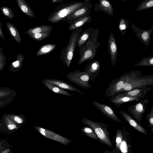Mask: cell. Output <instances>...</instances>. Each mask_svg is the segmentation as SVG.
Returning <instances> with one entry per match:
<instances>
[{
    "label": "cell",
    "instance_id": "cell-1",
    "mask_svg": "<svg viewBox=\"0 0 153 153\" xmlns=\"http://www.w3.org/2000/svg\"><path fill=\"white\" fill-rule=\"evenodd\" d=\"M99 30L93 28L89 38L85 43L79 47L80 57L78 62L79 65L88 60H91L95 56L97 49L101 45L98 41Z\"/></svg>",
    "mask_w": 153,
    "mask_h": 153
},
{
    "label": "cell",
    "instance_id": "cell-2",
    "mask_svg": "<svg viewBox=\"0 0 153 153\" xmlns=\"http://www.w3.org/2000/svg\"><path fill=\"white\" fill-rule=\"evenodd\" d=\"M127 79L120 93L153 85L152 75L143 76L141 71L139 70L131 71L127 73Z\"/></svg>",
    "mask_w": 153,
    "mask_h": 153
},
{
    "label": "cell",
    "instance_id": "cell-3",
    "mask_svg": "<svg viewBox=\"0 0 153 153\" xmlns=\"http://www.w3.org/2000/svg\"><path fill=\"white\" fill-rule=\"evenodd\" d=\"M84 3L83 1L75 2L56 7L48 16L47 20L52 24L57 23L81 7Z\"/></svg>",
    "mask_w": 153,
    "mask_h": 153
},
{
    "label": "cell",
    "instance_id": "cell-4",
    "mask_svg": "<svg viewBox=\"0 0 153 153\" xmlns=\"http://www.w3.org/2000/svg\"><path fill=\"white\" fill-rule=\"evenodd\" d=\"M82 30V26L77 28L71 33L68 43L60 51V59L68 68L70 66L73 57L76 43Z\"/></svg>",
    "mask_w": 153,
    "mask_h": 153
},
{
    "label": "cell",
    "instance_id": "cell-5",
    "mask_svg": "<svg viewBox=\"0 0 153 153\" xmlns=\"http://www.w3.org/2000/svg\"><path fill=\"white\" fill-rule=\"evenodd\" d=\"M82 122L88 126L94 131L100 139V142L109 147H113L109 137L108 125L102 122L94 121L85 118L82 119Z\"/></svg>",
    "mask_w": 153,
    "mask_h": 153
},
{
    "label": "cell",
    "instance_id": "cell-6",
    "mask_svg": "<svg viewBox=\"0 0 153 153\" xmlns=\"http://www.w3.org/2000/svg\"><path fill=\"white\" fill-rule=\"evenodd\" d=\"M128 133L126 129H118L116 133V147L119 152L127 153L131 148Z\"/></svg>",
    "mask_w": 153,
    "mask_h": 153
},
{
    "label": "cell",
    "instance_id": "cell-7",
    "mask_svg": "<svg viewBox=\"0 0 153 153\" xmlns=\"http://www.w3.org/2000/svg\"><path fill=\"white\" fill-rule=\"evenodd\" d=\"M66 77L71 82L84 89H89L91 85L89 82V77L86 72L76 70L74 71L68 73Z\"/></svg>",
    "mask_w": 153,
    "mask_h": 153
},
{
    "label": "cell",
    "instance_id": "cell-8",
    "mask_svg": "<svg viewBox=\"0 0 153 153\" xmlns=\"http://www.w3.org/2000/svg\"><path fill=\"white\" fill-rule=\"evenodd\" d=\"M127 76V73H126L112 80L105 91V96L110 97L120 93L126 81Z\"/></svg>",
    "mask_w": 153,
    "mask_h": 153
},
{
    "label": "cell",
    "instance_id": "cell-9",
    "mask_svg": "<svg viewBox=\"0 0 153 153\" xmlns=\"http://www.w3.org/2000/svg\"><path fill=\"white\" fill-rule=\"evenodd\" d=\"M148 103L149 100L145 99L128 108L129 112L138 122L141 121Z\"/></svg>",
    "mask_w": 153,
    "mask_h": 153
},
{
    "label": "cell",
    "instance_id": "cell-10",
    "mask_svg": "<svg viewBox=\"0 0 153 153\" xmlns=\"http://www.w3.org/2000/svg\"><path fill=\"white\" fill-rule=\"evenodd\" d=\"M19 128L18 124L8 116L4 114L0 119V131L10 134Z\"/></svg>",
    "mask_w": 153,
    "mask_h": 153
},
{
    "label": "cell",
    "instance_id": "cell-11",
    "mask_svg": "<svg viewBox=\"0 0 153 153\" xmlns=\"http://www.w3.org/2000/svg\"><path fill=\"white\" fill-rule=\"evenodd\" d=\"M35 129L45 137L58 142L66 146L73 141L52 131L38 126H34Z\"/></svg>",
    "mask_w": 153,
    "mask_h": 153
},
{
    "label": "cell",
    "instance_id": "cell-12",
    "mask_svg": "<svg viewBox=\"0 0 153 153\" xmlns=\"http://www.w3.org/2000/svg\"><path fill=\"white\" fill-rule=\"evenodd\" d=\"M85 3L80 8L76 10L62 21L67 22L69 20L85 16H89L92 7V4L89 0H84Z\"/></svg>",
    "mask_w": 153,
    "mask_h": 153
},
{
    "label": "cell",
    "instance_id": "cell-13",
    "mask_svg": "<svg viewBox=\"0 0 153 153\" xmlns=\"http://www.w3.org/2000/svg\"><path fill=\"white\" fill-rule=\"evenodd\" d=\"M130 28L135 33L136 37L145 46L148 47L151 40V36L153 31V25L148 30H142L132 23Z\"/></svg>",
    "mask_w": 153,
    "mask_h": 153
},
{
    "label": "cell",
    "instance_id": "cell-14",
    "mask_svg": "<svg viewBox=\"0 0 153 153\" xmlns=\"http://www.w3.org/2000/svg\"><path fill=\"white\" fill-rule=\"evenodd\" d=\"M144 96H130L121 95L117 94L111 97L110 102L117 106L120 107V105L128 102L137 101L144 98Z\"/></svg>",
    "mask_w": 153,
    "mask_h": 153
},
{
    "label": "cell",
    "instance_id": "cell-15",
    "mask_svg": "<svg viewBox=\"0 0 153 153\" xmlns=\"http://www.w3.org/2000/svg\"><path fill=\"white\" fill-rule=\"evenodd\" d=\"M108 50L110 55L111 65L113 66L117 62L118 51L116 39L112 32L110 34L108 40Z\"/></svg>",
    "mask_w": 153,
    "mask_h": 153
},
{
    "label": "cell",
    "instance_id": "cell-16",
    "mask_svg": "<svg viewBox=\"0 0 153 153\" xmlns=\"http://www.w3.org/2000/svg\"><path fill=\"white\" fill-rule=\"evenodd\" d=\"M101 66L98 60H94L86 66L84 71L88 74L90 80L94 82L100 71Z\"/></svg>",
    "mask_w": 153,
    "mask_h": 153
},
{
    "label": "cell",
    "instance_id": "cell-17",
    "mask_svg": "<svg viewBox=\"0 0 153 153\" xmlns=\"http://www.w3.org/2000/svg\"><path fill=\"white\" fill-rule=\"evenodd\" d=\"M93 104L96 108L113 120L117 122H121L120 119L109 105L102 104L95 101H93Z\"/></svg>",
    "mask_w": 153,
    "mask_h": 153
},
{
    "label": "cell",
    "instance_id": "cell-18",
    "mask_svg": "<svg viewBox=\"0 0 153 153\" xmlns=\"http://www.w3.org/2000/svg\"><path fill=\"white\" fill-rule=\"evenodd\" d=\"M121 115L126 122L132 127L138 131L145 135L147 134L146 130L131 116L126 112L120 111Z\"/></svg>",
    "mask_w": 153,
    "mask_h": 153
},
{
    "label": "cell",
    "instance_id": "cell-19",
    "mask_svg": "<svg viewBox=\"0 0 153 153\" xmlns=\"http://www.w3.org/2000/svg\"><path fill=\"white\" fill-rule=\"evenodd\" d=\"M98 4H95L94 10L96 11H102L109 16L113 15L114 9L112 5L108 0H99Z\"/></svg>",
    "mask_w": 153,
    "mask_h": 153
},
{
    "label": "cell",
    "instance_id": "cell-20",
    "mask_svg": "<svg viewBox=\"0 0 153 153\" xmlns=\"http://www.w3.org/2000/svg\"><path fill=\"white\" fill-rule=\"evenodd\" d=\"M46 81L55 84L59 87L68 90L75 91L79 94L84 95L85 93L76 88L62 80L56 79H46Z\"/></svg>",
    "mask_w": 153,
    "mask_h": 153
},
{
    "label": "cell",
    "instance_id": "cell-21",
    "mask_svg": "<svg viewBox=\"0 0 153 153\" xmlns=\"http://www.w3.org/2000/svg\"><path fill=\"white\" fill-rule=\"evenodd\" d=\"M92 21L91 17L85 16L80 18L69 20L67 22L69 24L68 29L73 30L75 29L82 26L85 23H90Z\"/></svg>",
    "mask_w": 153,
    "mask_h": 153
},
{
    "label": "cell",
    "instance_id": "cell-22",
    "mask_svg": "<svg viewBox=\"0 0 153 153\" xmlns=\"http://www.w3.org/2000/svg\"><path fill=\"white\" fill-rule=\"evenodd\" d=\"M153 88V87L152 86H146L139 88L126 92L120 93L118 94L121 95H125L130 96H146L148 92L151 91Z\"/></svg>",
    "mask_w": 153,
    "mask_h": 153
},
{
    "label": "cell",
    "instance_id": "cell-23",
    "mask_svg": "<svg viewBox=\"0 0 153 153\" xmlns=\"http://www.w3.org/2000/svg\"><path fill=\"white\" fill-rule=\"evenodd\" d=\"M42 82L47 88L53 92L68 96H71V94L68 91L54 84L46 81L44 79L42 80Z\"/></svg>",
    "mask_w": 153,
    "mask_h": 153
},
{
    "label": "cell",
    "instance_id": "cell-24",
    "mask_svg": "<svg viewBox=\"0 0 153 153\" xmlns=\"http://www.w3.org/2000/svg\"><path fill=\"white\" fill-rule=\"evenodd\" d=\"M24 59V56L22 54H18L16 56V61L10 64L9 71L13 73H15L20 70L23 66L22 62Z\"/></svg>",
    "mask_w": 153,
    "mask_h": 153
},
{
    "label": "cell",
    "instance_id": "cell-25",
    "mask_svg": "<svg viewBox=\"0 0 153 153\" xmlns=\"http://www.w3.org/2000/svg\"><path fill=\"white\" fill-rule=\"evenodd\" d=\"M16 1L19 8L23 13L30 17L35 18L33 11L24 0Z\"/></svg>",
    "mask_w": 153,
    "mask_h": 153
},
{
    "label": "cell",
    "instance_id": "cell-26",
    "mask_svg": "<svg viewBox=\"0 0 153 153\" xmlns=\"http://www.w3.org/2000/svg\"><path fill=\"white\" fill-rule=\"evenodd\" d=\"M53 30V28L51 26L43 25L30 28L25 33L29 35L37 33L51 31Z\"/></svg>",
    "mask_w": 153,
    "mask_h": 153
},
{
    "label": "cell",
    "instance_id": "cell-27",
    "mask_svg": "<svg viewBox=\"0 0 153 153\" xmlns=\"http://www.w3.org/2000/svg\"><path fill=\"white\" fill-rule=\"evenodd\" d=\"M6 25L10 34L16 41L19 44L21 42V39L16 27L10 22L6 23Z\"/></svg>",
    "mask_w": 153,
    "mask_h": 153
},
{
    "label": "cell",
    "instance_id": "cell-28",
    "mask_svg": "<svg viewBox=\"0 0 153 153\" xmlns=\"http://www.w3.org/2000/svg\"><path fill=\"white\" fill-rule=\"evenodd\" d=\"M57 44H48L44 45L38 50L36 53L37 56L47 55L54 49L57 47Z\"/></svg>",
    "mask_w": 153,
    "mask_h": 153
},
{
    "label": "cell",
    "instance_id": "cell-29",
    "mask_svg": "<svg viewBox=\"0 0 153 153\" xmlns=\"http://www.w3.org/2000/svg\"><path fill=\"white\" fill-rule=\"evenodd\" d=\"M93 28L90 27L85 30L78 38L76 43V45L80 47L83 45L89 38Z\"/></svg>",
    "mask_w": 153,
    "mask_h": 153
},
{
    "label": "cell",
    "instance_id": "cell-30",
    "mask_svg": "<svg viewBox=\"0 0 153 153\" xmlns=\"http://www.w3.org/2000/svg\"><path fill=\"white\" fill-rule=\"evenodd\" d=\"M5 114L15 122L18 124L19 128L26 121L25 116L23 114H19L10 113Z\"/></svg>",
    "mask_w": 153,
    "mask_h": 153
},
{
    "label": "cell",
    "instance_id": "cell-31",
    "mask_svg": "<svg viewBox=\"0 0 153 153\" xmlns=\"http://www.w3.org/2000/svg\"><path fill=\"white\" fill-rule=\"evenodd\" d=\"M81 130L83 134L90 138L100 142V139L94 131L90 127L85 126L82 128Z\"/></svg>",
    "mask_w": 153,
    "mask_h": 153
},
{
    "label": "cell",
    "instance_id": "cell-32",
    "mask_svg": "<svg viewBox=\"0 0 153 153\" xmlns=\"http://www.w3.org/2000/svg\"><path fill=\"white\" fill-rule=\"evenodd\" d=\"M17 95V93L13 90L4 87L0 88V97H14Z\"/></svg>",
    "mask_w": 153,
    "mask_h": 153
},
{
    "label": "cell",
    "instance_id": "cell-33",
    "mask_svg": "<svg viewBox=\"0 0 153 153\" xmlns=\"http://www.w3.org/2000/svg\"><path fill=\"white\" fill-rule=\"evenodd\" d=\"M153 65V55L143 58L138 62L135 64L134 66H150Z\"/></svg>",
    "mask_w": 153,
    "mask_h": 153
},
{
    "label": "cell",
    "instance_id": "cell-34",
    "mask_svg": "<svg viewBox=\"0 0 153 153\" xmlns=\"http://www.w3.org/2000/svg\"><path fill=\"white\" fill-rule=\"evenodd\" d=\"M135 10L139 11L145 10L153 6V0H144L137 5Z\"/></svg>",
    "mask_w": 153,
    "mask_h": 153
},
{
    "label": "cell",
    "instance_id": "cell-35",
    "mask_svg": "<svg viewBox=\"0 0 153 153\" xmlns=\"http://www.w3.org/2000/svg\"><path fill=\"white\" fill-rule=\"evenodd\" d=\"M129 21L128 20L123 17L120 19L119 25V28L122 37L126 33Z\"/></svg>",
    "mask_w": 153,
    "mask_h": 153
},
{
    "label": "cell",
    "instance_id": "cell-36",
    "mask_svg": "<svg viewBox=\"0 0 153 153\" xmlns=\"http://www.w3.org/2000/svg\"><path fill=\"white\" fill-rule=\"evenodd\" d=\"M51 31L41 32L28 35L33 39L36 41L42 40L49 36Z\"/></svg>",
    "mask_w": 153,
    "mask_h": 153
},
{
    "label": "cell",
    "instance_id": "cell-37",
    "mask_svg": "<svg viewBox=\"0 0 153 153\" xmlns=\"http://www.w3.org/2000/svg\"><path fill=\"white\" fill-rule=\"evenodd\" d=\"M0 10L3 15L9 19L12 20L14 17V13L10 8L3 6L0 8Z\"/></svg>",
    "mask_w": 153,
    "mask_h": 153
},
{
    "label": "cell",
    "instance_id": "cell-38",
    "mask_svg": "<svg viewBox=\"0 0 153 153\" xmlns=\"http://www.w3.org/2000/svg\"><path fill=\"white\" fill-rule=\"evenodd\" d=\"M13 99L14 97H0V109L11 102Z\"/></svg>",
    "mask_w": 153,
    "mask_h": 153
},
{
    "label": "cell",
    "instance_id": "cell-39",
    "mask_svg": "<svg viewBox=\"0 0 153 153\" xmlns=\"http://www.w3.org/2000/svg\"><path fill=\"white\" fill-rule=\"evenodd\" d=\"M3 49L0 45V71H3L6 62L7 57L3 52Z\"/></svg>",
    "mask_w": 153,
    "mask_h": 153
},
{
    "label": "cell",
    "instance_id": "cell-40",
    "mask_svg": "<svg viewBox=\"0 0 153 153\" xmlns=\"http://www.w3.org/2000/svg\"><path fill=\"white\" fill-rule=\"evenodd\" d=\"M146 118L151 128V130L152 132L153 131V107H152L151 111L148 114L146 115Z\"/></svg>",
    "mask_w": 153,
    "mask_h": 153
},
{
    "label": "cell",
    "instance_id": "cell-41",
    "mask_svg": "<svg viewBox=\"0 0 153 153\" xmlns=\"http://www.w3.org/2000/svg\"><path fill=\"white\" fill-rule=\"evenodd\" d=\"M10 144L6 139L0 140V153L5 149Z\"/></svg>",
    "mask_w": 153,
    "mask_h": 153
},
{
    "label": "cell",
    "instance_id": "cell-42",
    "mask_svg": "<svg viewBox=\"0 0 153 153\" xmlns=\"http://www.w3.org/2000/svg\"><path fill=\"white\" fill-rule=\"evenodd\" d=\"M13 153L11 150L10 146L9 145L1 153Z\"/></svg>",
    "mask_w": 153,
    "mask_h": 153
},
{
    "label": "cell",
    "instance_id": "cell-43",
    "mask_svg": "<svg viewBox=\"0 0 153 153\" xmlns=\"http://www.w3.org/2000/svg\"><path fill=\"white\" fill-rule=\"evenodd\" d=\"M2 26V23L0 22V37L5 42H6V41H5V39L4 37V36L2 31V30L1 29V27Z\"/></svg>",
    "mask_w": 153,
    "mask_h": 153
},
{
    "label": "cell",
    "instance_id": "cell-44",
    "mask_svg": "<svg viewBox=\"0 0 153 153\" xmlns=\"http://www.w3.org/2000/svg\"><path fill=\"white\" fill-rule=\"evenodd\" d=\"M64 0H51L52 3H60L62 2Z\"/></svg>",
    "mask_w": 153,
    "mask_h": 153
},
{
    "label": "cell",
    "instance_id": "cell-45",
    "mask_svg": "<svg viewBox=\"0 0 153 153\" xmlns=\"http://www.w3.org/2000/svg\"><path fill=\"white\" fill-rule=\"evenodd\" d=\"M122 1H127L128 0H121Z\"/></svg>",
    "mask_w": 153,
    "mask_h": 153
}]
</instances>
